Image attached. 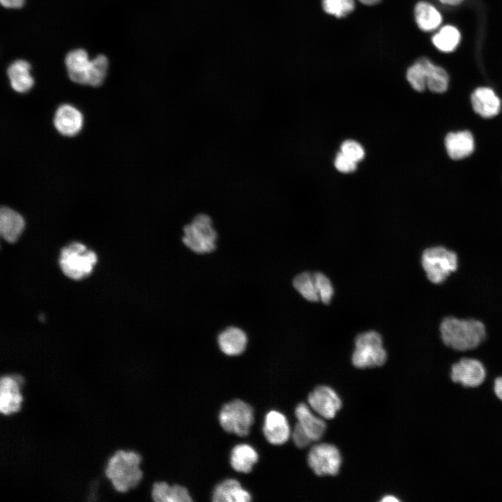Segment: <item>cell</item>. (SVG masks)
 Listing matches in <instances>:
<instances>
[{"label": "cell", "mask_w": 502, "mask_h": 502, "mask_svg": "<svg viewBox=\"0 0 502 502\" xmlns=\"http://www.w3.org/2000/svg\"><path fill=\"white\" fill-rule=\"evenodd\" d=\"M443 343L452 349L464 351L478 347L486 335L485 327L479 320L445 318L440 325Z\"/></svg>", "instance_id": "1"}, {"label": "cell", "mask_w": 502, "mask_h": 502, "mask_svg": "<svg viewBox=\"0 0 502 502\" xmlns=\"http://www.w3.org/2000/svg\"><path fill=\"white\" fill-rule=\"evenodd\" d=\"M141 459L138 453L124 450L116 451L109 459L105 474L116 491L125 492L138 485L142 478Z\"/></svg>", "instance_id": "2"}, {"label": "cell", "mask_w": 502, "mask_h": 502, "mask_svg": "<svg viewBox=\"0 0 502 502\" xmlns=\"http://www.w3.org/2000/svg\"><path fill=\"white\" fill-rule=\"evenodd\" d=\"M96 262V254L77 242L63 248L59 257L61 271L73 280H80L91 274Z\"/></svg>", "instance_id": "3"}, {"label": "cell", "mask_w": 502, "mask_h": 502, "mask_svg": "<svg viewBox=\"0 0 502 502\" xmlns=\"http://www.w3.org/2000/svg\"><path fill=\"white\" fill-rule=\"evenodd\" d=\"M218 234L211 218L204 214L197 215L183 228L182 241L197 254L210 253L215 250Z\"/></svg>", "instance_id": "4"}, {"label": "cell", "mask_w": 502, "mask_h": 502, "mask_svg": "<svg viewBox=\"0 0 502 502\" xmlns=\"http://www.w3.org/2000/svg\"><path fill=\"white\" fill-rule=\"evenodd\" d=\"M421 264L428 280L441 284L457 270V256L445 247H431L423 251Z\"/></svg>", "instance_id": "5"}, {"label": "cell", "mask_w": 502, "mask_h": 502, "mask_svg": "<svg viewBox=\"0 0 502 502\" xmlns=\"http://www.w3.org/2000/svg\"><path fill=\"white\" fill-rule=\"evenodd\" d=\"M387 354L382 339L378 333L367 331L358 335L355 340L352 363L358 368L379 367L386 360Z\"/></svg>", "instance_id": "6"}, {"label": "cell", "mask_w": 502, "mask_h": 502, "mask_svg": "<svg viewBox=\"0 0 502 502\" xmlns=\"http://www.w3.org/2000/svg\"><path fill=\"white\" fill-rule=\"evenodd\" d=\"M253 421L252 408L240 400L225 404L219 413V422L223 429L241 436L249 434Z\"/></svg>", "instance_id": "7"}, {"label": "cell", "mask_w": 502, "mask_h": 502, "mask_svg": "<svg viewBox=\"0 0 502 502\" xmlns=\"http://www.w3.org/2000/svg\"><path fill=\"white\" fill-rule=\"evenodd\" d=\"M307 462L317 476H335L340 471L341 455L335 446L320 443L312 447L307 455Z\"/></svg>", "instance_id": "8"}, {"label": "cell", "mask_w": 502, "mask_h": 502, "mask_svg": "<svg viewBox=\"0 0 502 502\" xmlns=\"http://www.w3.org/2000/svg\"><path fill=\"white\" fill-rule=\"evenodd\" d=\"M450 379L467 388H476L485 380L486 370L483 364L472 358H463L452 365Z\"/></svg>", "instance_id": "9"}, {"label": "cell", "mask_w": 502, "mask_h": 502, "mask_svg": "<svg viewBox=\"0 0 502 502\" xmlns=\"http://www.w3.org/2000/svg\"><path fill=\"white\" fill-rule=\"evenodd\" d=\"M307 401L312 409L326 419L333 418L342 406L337 394L327 386L316 387L309 394Z\"/></svg>", "instance_id": "10"}, {"label": "cell", "mask_w": 502, "mask_h": 502, "mask_svg": "<svg viewBox=\"0 0 502 502\" xmlns=\"http://www.w3.org/2000/svg\"><path fill=\"white\" fill-rule=\"evenodd\" d=\"M84 118L82 112L75 107L63 104L56 110L53 124L61 135L66 137H73L77 135L82 128Z\"/></svg>", "instance_id": "11"}, {"label": "cell", "mask_w": 502, "mask_h": 502, "mask_svg": "<svg viewBox=\"0 0 502 502\" xmlns=\"http://www.w3.org/2000/svg\"><path fill=\"white\" fill-rule=\"evenodd\" d=\"M471 102L474 112L482 118H492L501 112V99L489 87L477 88L471 96Z\"/></svg>", "instance_id": "12"}, {"label": "cell", "mask_w": 502, "mask_h": 502, "mask_svg": "<svg viewBox=\"0 0 502 502\" xmlns=\"http://www.w3.org/2000/svg\"><path fill=\"white\" fill-rule=\"evenodd\" d=\"M263 432L266 440L273 445L284 443L291 434L287 418L277 411H271L266 415Z\"/></svg>", "instance_id": "13"}, {"label": "cell", "mask_w": 502, "mask_h": 502, "mask_svg": "<svg viewBox=\"0 0 502 502\" xmlns=\"http://www.w3.org/2000/svg\"><path fill=\"white\" fill-rule=\"evenodd\" d=\"M15 376H4L0 379V411L8 415L20 409L22 400L19 386L21 383Z\"/></svg>", "instance_id": "14"}, {"label": "cell", "mask_w": 502, "mask_h": 502, "mask_svg": "<svg viewBox=\"0 0 502 502\" xmlns=\"http://www.w3.org/2000/svg\"><path fill=\"white\" fill-rule=\"evenodd\" d=\"M70 79L79 84H88L91 60L87 52L83 49H77L70 52L65 59Z\"/></svg>", "instance_id": "15"}, {"label": "cell", "mask_w": 502, "mask_h": 502, "mask_svg": "<svg viewBox=\"0 0 502 502\" xmlns=\"http://www.w3.org/2000/svg\"><path fill=\"white\" fill-rule=\"evenodd\" d=\"M445 146L451 159H464L473 153L475 148L474 139L469 130L451 132L446 136Z\"/></svg>", "instance_id": "16"}, {"label": "cell", "mask_w": 502, "mask_h": 502, "mask_svg": "<svg viewBox=\"0 0 502 502\" xmlns=\"http://www.w3.org/2000/svg\"><path fill=\"white\" fill-rule=\"evenodd\" d=\"M248 337L241 328L230 326L222 330L218 337V343L222 352L227 356H238L246 348Z\"/></svg>", "instance_id": "17"}, {"label": "cell", "mask_w": 502, "mask_h": 502, "mask_svg": "<svg viewBox=\"0 0 502 502\" xmlns=\"http://www.w3.org/2000/svg\"><path fill=\"white\" fill-rule=\"evenodd\" d=\"M298 423L301 425L312 441H319L324 435L326 425L323 419L316 416L308 406L299 404L295 410Z\"/></svg>", "instance_id": "18"}, {"label": "cell", "mask_w": 502, "mask_h": 502, "mask_svg": "<svg viewBox=\"0 0 502 502\" xmlns=\"http://www.w3.org/2000/svg\"><path fill=\"white\" fill-rule=\"evenodd\" d=\"M25 225L23 217L15 211L3 206L0 210V234L9 243L16 241Z\"/></svg>", "instance_id": "19"}, {"label": "cell", "mask_w": 502, "mask_h": 502, "mask_svg": "<svg viewBox=\"0 0 502 502\" xmlns=\"http://www.w3.org/2000/svg\"><path fill=\"white\" fill-rule=\"evenodd\" d=\"M30 70V64L24 60H17L8 66L7 75L15 91L23 93L33 87L34 80Z\"/></svg>", "instance_id": "20"}, {"label": "cell", "mask_w": 502, "mask_h": 502, "mask_svg": "<svg viewBox=\"0 0 502 502\" xmlns=\"http://www.w3.org/2000/svg\"><path fill=\"white\" fill-rule=\"evenodd\" d=\"M250 494L235 479H227L218 484L213 493L214 502H249Z\"/></svg>", "instance_id": "21"}, {"label": "cell", "mask_w": 502, "mask_h": 502, "mask_svg": "<svg viewBox=\"0 0 502 502\" xmlns=\"http://www.w3.org/2000/svg\"><path fill=\"white\" fill-rule=\"evenodd\" d=\"M151 496L156 502H190L191 496L188 489L181 485H169L158 482L153 485Z\"/></svg>", "instance_id": "22"}, {"label": "cell", "mask_w": 502, "mask_h": 502, "mask_svg": "<svg viewBox=\"0 0 502 502\" xmlns=\"http://www.w3.org/2000/svg\"><path fill=\"white\" fill-rule=\"evenodd\" d=\"M424 68L427 88L434 93H443L448 89L449 77L441 67L434 65L425 57L419 58Z\"/></svg>", "instance_id": "23"}, {"label": "cell", "mask_w": 502, "mask_h": 502, "mask_svg": "<svg viewBox=\"0 0 502 502\" xmlns=\"http://www.w3.org/2000/svg\"><path fill=\"white\" fill-rule=\"evenodd\" d=\"M414 17L420 29L431 31L439 26L442 17L437 9L426 1H419L414 8Z\"/></svg>", "instance_id": "24"}, {"label": "cell", "mask_w": 502, "mask_h": 502, "mask_svg": "<svg viewBox=\"0 0 502 502\" xmlns=\"http://www.w3.org/2000/svg\"><path fill=\"white\" fill-rule=\"evenodd\" d=\"M259 459L257 451L248 444H239L231 450L230 464L238 472L249 473Z\"/></svg>", "instance_id": "25"}, {"label": "cell", "mask_w": 502, "mask_h": 502, "mask_svg": "<svg viewBox=\"0 0 502 502\" xmlns=\"http://www.w3.org/2000/svg\"><path fill=\"white\" fill-rule=\"evenodd\" d=\"M293 285L306 300L312 302L320 301L314 273L304 272L298 274L294 279Z\"/></svg>", "instance_id": "26"}, {"label": "cell", "mask_w": 502, "mask_h": 502, "mask_svg": "<svg viewBox=\"0 0 502 502\" xmlns=\"http://www.w3.org/2000/svg\"><path fill=\"white\" fill-rule=\"evenodd\" d=\"M460 38V33L457 28L446 25L432 36V41L440 51L450 52L456 49Z\"/></svg>", "instance_id": "27"}, {"label": "cell", "mask_w": 502, "mask_h": 502, "mask_svg": "<svg viewBox=\"0 0 502 502\" xmlns=\"http://www.w3.org/2000/svg\"><path fill=\"white\" fill-rule=\"evenodd\" d=\"M322 8L328 15L342 18L351 13L355 8L354 0H322Z\"/></svg>", "instance_id": "28"}, {"label": "cell", "mask_w": 502, "mask_h": 502, "mask_svg": "<svg viewBox=\"0 0 502 502\" xmlns=\"http://www.w3.org/2000/svg\"><path fill=\"white\" fill-rule=\"evenodd\" d=\"M108 69V60L105 55L100 54L91 60L88 85L98 86L102 84Z\"/></svg>", "instance_id": "29"}, {"label": "cell", "mask_w": 502, "mask_h": 502, "mask_svg": "<svg viewBox=\"0 0 502 502\" xmlns=\"http://www.w3.org/2000/svg\"><path fill=\"white\" fill-rule=\"evenodd\" d=\"M406 79L414 90L422 92L426 89L427 85L424 68L420 59H417L415 63L408 68L406 71Z\"/></svg>", "instance_id": "30"}, {"label": "cell", "mask_w": 502, "mask_h": 502, "mask_svg": "<svg viewBox=\"0 0 502 502\" xmlns=\"http://www.w3.org/2000/svg\"><path fill=\"white\" fill-rule=\"evenodd\" d=\"M320 301L324 304H329L333 294V288L330 280L323 273H314Z\"/></svg>", "instance_id": "31"}, {"label": "cell", "mask_w": 502, "mask_h": 502, "mask_svg": "<svg viewBox=\"0 0 502 502\" xmlns=\"http://www.w3.org/2000/svg\"><path fill=\"white\" fill-rule=\"evenodd\" d=\"M341 152L358 162L365 155L363 148L360 144L353 140H347L341 146Z\"/></svg>", "instance_id": "32"}, {"label": "cell", "mask_w": 502, "mask_h": 502, "mask_svg": "<svg viewBox=\"0 0 502 502\" xmlns=\"http://www.w3.org/2000/svg\"><path fill=\"white\" fill-rule=\"evenodd\" d=\"M357 162L340 152L335 160V168L342 173H350L356 170Z\"/></svg>", "instance_id": "33"}, {"label": "cell", "mask_w": 502, "mask_h": 502, "mask_svg": "<svg viewBox=\"0 0 502 502\" xmlns=\"http://www.w3.org/2000/svg\"><path fill=\"white\" fill-rule=\"evenodd\" d=\"M291 434L295 445L298 448H305L312 442L311 439L298 423L295 425Z\"/></svg>", "instance_id": "34"}, {"label": "cell", "mask_w": 502, "mask_h": 502, "mask_svg": "<svg viewBox=\"0 0 502 502\" xmlns=\"http://www.w3.org/2000/svg\"><path fill=\"white\" fill-rule=\"evenodd\" d=\"M25 0H1L3 6L8 8H21Z\"/></svg>", "instance_id": "35"}, {"label": "cell", "mask_w": 502, "mask_h": 502, "mask_svg": "<svg viewBox=\"0 0 502 502\" xmlns=\"http://www.w3.org/2000/svg\"><path fill=\"white\" fill-rule=\"evenodd\" d=\"M494 392L496 396L502 401V376H499L494 380Z\"/></svg>", "instance_id": "36"}, {"label": "cell", "mask_w": 502, "mask_h": 502, "mask_svg": "<svg viewBox=\"0 0 502 502\" xmlns=\"http://www.w3.org/2000/svg\"><path fill=\"white\" fill-rule=\"evenodd\" d=\"M440 2L444 4L455 6L461 3L464 0H439Z\"/></svg>", "instance_id": "37"}, {"label": "cell", "mask_w": 502, "mask_h": 502, "mask_svg": "<svg viewBox=\"0 0 502 502\" xmlns=\"http://www.w3.org/2000/svg\"><path fill=\"white\" fill-rule=\"evenodd\" d=\"M360 3L366 6H374L379 3L381 0H358Z\"/></svg>", "instance_id": "38"}, {"label": "cell", "mask_w": 502, "mask_h": 502, "mask_svg": "<svg viewBox=\"0 0 502 502\" xmlns=\"http://www.w3.org/2000/svg\"><path fill=\"white\" fill-rule=\"evenodd\" d=\"M399 500L393 496H386L381 499V501L389 502V501H398Z\"/></svg>", "instance_id": "39"}]
</instances>
